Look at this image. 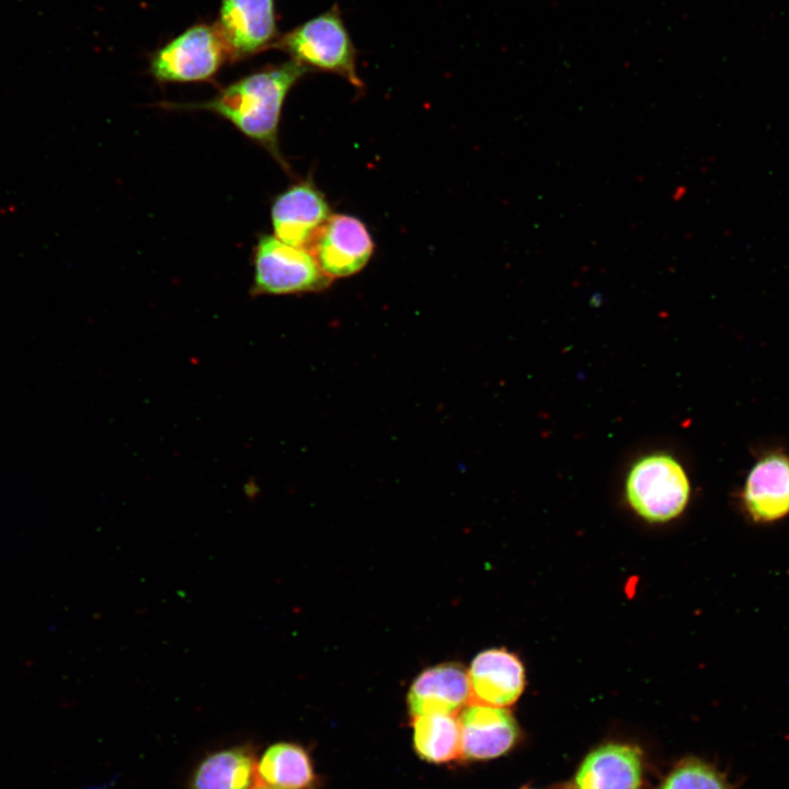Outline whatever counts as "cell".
I'll use <instances>...</instances> for the list:
<instances>
[{"mask_svg":"<svg viewBox=\"0 0 789 789\" xmlns=\"http://www.w3.org/2000/svg\"><path fill=\"white\" fill-rule=\"evenodd\" d=\"M309 71L290 59L241 78L208 102L182 107L207 110L222 116L288 168L277 144L282 107L290 89Z\"/></svg>","mask_w":789,"mask_h":789,"instance_id":"cell-1","label":"cell"},{"mask_svg":"<svg viewBox=\"0 0 789 789\" xmlns=\"http://www.w3.org/2000/svg\"><path fill=\"white\" fill-rule=\"evenodd\" d=\"M273 48L287 53L291 60L310 70L339 75L356 90H364L357 75V50L338 4L279 35Z\"/></svg>","mask_w":789,"mask_h":789,"instance_id":"cell-2","label":"cell"},{"mask_svg":"<svg viewBox=\"0 0 789 789\" xmlns=\"http://www.w3.org/2000/svg\"><path fill=\"white\" fill-rule=\"evenodd\" d=\"M626 498L633 511L651 523L668 522L685 510L690 483L671 455L651 454L633 464L626 478Z\"/></svg>","mask_w":789,"mask_h":789,"instance_id":"cell-3","label":"cell"},{"mask_svg":"<svg viewBox=\"0 0 789 789\" xmlns=\"http://www.w3.org/2000/svg\"><path fill=\"white\" fill-rule=\"evenodd\" d=\"M331 283L308 249L288 244L274 235L259 239L254 250L253 296L320 293Z\"/></svg>","mask_w":789,"mask_h":789,"instance_id":"cell-4","label":"cell"},{"mask_svg":"<svg viewBox=\"0 0 789 789\" xmlns=\"http://www.w3.org/2000/svg\"><path fill=\"white\" fill-rule=\"evenodd\" d=\"M228 58L215 24H197L161 47L151 58L150 70L159 81H203L211 78Z\"/></svg>","mask_w":789,"mask_h":789,"instance_id":"cell-5","label":"cell"},{"mask_svg":"<svg viewBox=\"0 0 789 789\" xmlns=\"http://www.w3.org/2000/svg\"><path fill=\"white\" fill-rule=\"evenodd\" d=\"M374 249L366 225L345 214H332L308 247L321 271L332 281L362 271Z\"/></svg>","mask_w":789,"mask_h":789,"instance_id":"cell-6","label":"cell"},{"mask_svg":"<svg viewBox=\"0 0 789 789\" xmlns=\"http://www.w3.org/2000/svg\"><path fill=\"white\" fill-rule=\"evenodd\" d=\"M215 26L230 60L272 48L279 37L275 0H221Z\"/></svg>","mask_w":789,"mask_h":789,"instance_id":"cell-7","label":"cell"},{"mask_svg":"<svg viewBox=\"0 0 789 789\" xmlns=\"http://www.w3.org/2000/svg\"><path fill=\"white\" fill-rule=\"evenodd\" d=\"M332 215L331 207L311 179L299 181L276 196L271 208L274 236L308 249Z\"/></svg>","mask_w":789,"mask_h":789,"instance_id":"cell-8","label":"cell"},{"mask_svg":"<svg viewBox=\"0 0 789 789\" xmlns=\"http://www.w3.org/2000/svg\"><path fill=\"white\" fill-rule=\"evenodd\" d=\"M741 503L754 523H775L789 515V454L774 450L754 462L745 478Z\"/></svg>","mask_w":789,"mask_h":789,"instance_id":"cell-9","label":"cell"},{"mask_svg":"<svg viewBox=\"0 0 789 789\" xmlns=\"http://www.w3.org/2000/svg\"><path fill=\"white\" fill-rule=\"evenodd\" d=\"M467 673L473 704L506 707L518 699L525 687L524 665L506 649L480 652Z\"/></svg>","mask_w":789,"mask_h":789,"instance_id":"cell-10","label":"cell"},{"mask_svg":"<svg viewBox=\"0 0 789 789\" xmlns=\"http://www.w3.org/2000/svg\"><path fill=\"white\" fill-rule=\"evenodd\" d=\"M460 755L487 759L507 752L516 742L517 723L504 707L472 704L459 718Z\"/></svg>","mask_w":789,"mask_h":789,"instance_id":"cell-11","label":"cell"},{"mask_svg":"<svg viewBox=\"0 0 789 789\" xmlns=\"http://www.w3.org/2000/svg\"><path fill=\"white\" fill-rule=\"evenodd\" d=\"M469 700L468 673L458 663H443L423 671L408 694L411 716L455 714Z\"/></svg>","mask_w":789,"mask_h":789,"instance_id":"cell-12","label":"cell"},{"mask_svg":"<svg viewBox=\"0 0 789 789\" xmlns=\"http://www.w3.org/2000/svg\"><path fill=\"white\" fill-rule=\"evenodd\" d=\"M641 761L630 746L607 744L591 752L575 776L576 789H639Z\"/></svg>","mask_w":789,"mask_h":789,"instance_id":"cell-13","label":"cell"},{"mask_svg":"<svg viewBox=\"0 0 789 789\" xmlns=\"http://www.w3.org/2000/svg\"><path fill=\"white\" fill-rule=\"evenodd\" d=\"M258 759L251 745H235L205 755L194 767L187 789H252Z\"/></svg>","mask_w":789,"mask_h":789,"instance_id":"cell-14","label":"cell"},{"mask_svg":"<svg viewBox=\"0 0 789 789\" xmlns=\"http://www.w3.org/2000/svg\"><path fill=\"white\" fill-rule=\"evenodd\" d=\"M258 779L277 789H308L315 780L307 752L294 743L268 746L256 765Z\"/></svg>","mask_w":789,"mask_h":789,"instance_id":"cell-15","label":"cell"},{"mask_svg":"<svg viewBox=\"0 0 789 789\" xmlns=\"http://www.w3.org/2000/svg\"><path fill=\"white\" fill-rule=\"evenodd\" d=\"M413 719L414 748L421 758L445 763L460 755V727L454 714L433 713Z\"/></svg>","mask_w":789,"mask_h":789,"instance_id":"cell-16","label":"cell"},{"mask_svg":"<svg viewBox=\"0 0 789 789\" xmlns=\"http://www.w3.org/2000/svg\"><path fill=\"white\" fill-rule=\"evenodd\" d=\"M660 789H728V786L711 766L693 761L677 767Z\"/></svg>","mask_w":789,"mask_h":789,"instance_id":"cell-17","label":"cell"},{"mask_svg":"<svg viewBox=\"0 0 789 789\" xmlns=\"http://www.w3.org/2000/svg\"><path fill=\"white\" fill-rule=\"evenodd\" d=\"M252 789H277V788L261 784L260 786L253 787Z\"/></svg>","mask_w":789,"mask_h":789,"instance_id":"cell-18","label":"cell"}]
</instances>
